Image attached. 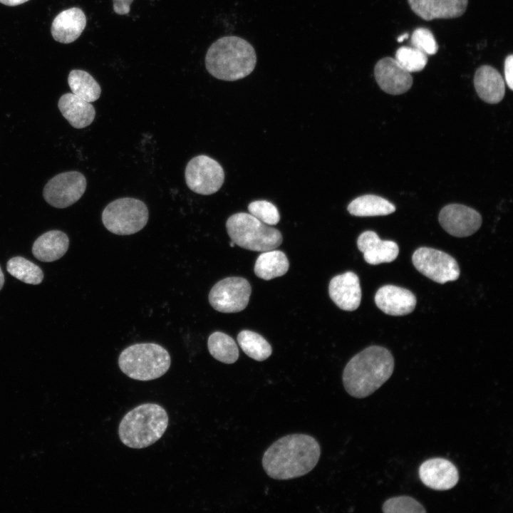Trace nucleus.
<instances>
[{
  "mask_svg": "<svg viewBox=\"0 0 513 513\" xmlns=\"http://www.w3.org/2000/svg\"><path fill=\"white\" fill-rule=\"evenodd\" d=\"M320 455V445L314 437L291 434L273 442L264 452L261 463L269 477L286 480L311 472L317 465Z\"/></svg>",
  "mask_w": 513,
  "mask_h": 513,
  "instance_id": "nucleus-1",
  "label": "nucleus"
},
{
  "mask_svg": "<svg viewBox=\"0 0 513 513\" xmlns=\"http://www.w3.org/2000/svg\"><path fill=\"white\" fill-rule=\"evenodd\" d=\"M394 359L379 346H369L355 355L343 369L342 380L347 393L356 398L369 396L392 375Z\"/></svg>",
  "mask_w": 513,
  "mask_h": 513,
  "instance_id": "nucleus-2",
  "label": "nucleus"
},
{
  "mask_svg": "<svg viewBox=\"0 0 513 513\" xmlns=\"http://www.w3.org/2000/svg\"><path fill=\"white\" fill-rule=\"evenodd\" d=\"M256 55L252 45L236 36L222 37L208 48L205 67L214 78L234 81L245 78L254 69Z\"/></svg>",
  "mask_w": 513,
  "mask_h": 513,
  "instance_id": "nucleus-3",
  "label": "nucleus"
},
{
  "mask_svg": "<svg viewBox=\"0 0 513 513\" xmlns=\"http://www.w3.org/2000/svg\"><path fill=\"white\" fill-rule=\"evenodd\" d=\"M166 410L155 403H145L130 410L121 420L118 435L126 446L141 449L147 447L165 433L168 425Z\"/></svg>",
  "mask_w": 513,
  "mask_h": 513,
  "instance_id": "nucleus-4",
  "label": "nucleus"
},
{
  "mask_svg": "<svg viewBox=\"0 0 513 513\" xmlns=\"http://www.w3.org/2000/svg\"><path fill=\"white\" fill-rule=\"evenodd\" d=\"M167 351L154 343H135L125 348L118 358L120 369L132 379L147 381L163 375L170 368Z\"/></svg>",
  "mask_w": 513,
  "mask_h": 513,
  "instance_id": "nucleus-5",
  "label": "nucleus"
},
{
  "mask_svg": "<svg viewBox=\"0 0 513 513\" xmlns=\"http://www.w3.org/2000/svg\"><path fill=\"white\" fill-rule=\"evenodd\" d=\"M226 229L232 241L246 249L263 252L275 249L282 243V235L279 230L251 214H232L227 220Z\"/></svg>",
  "mask_w": 513,
  "mask_h": 513,
  "instance_id": "nucleus-6",
  "label": "nucleus"
},
{
  "mask_svg": "<svg viewBox=\"0 0 513 513\" xmlns=\"http://www.w3.org/2000/svg\"><path fill=\"white\" fill-rule=\"evenodd\" d=\"M146 204L132 197H123L110 202L102 212V222L110 232L130 235L140 231L148 221Z\"/></svg>",
  "mask_w": 513,
  "mask_h": 513,
  "instance_id": "nucleus-7",
  "label": "nucleus"
},
{
  "mask_svg": "<svg viewBox=\"0 0 513 513\" xmlns=\"http://www.w3.org/2000/svg\"><path fill=\"white\" fill-rule=\"evenodd\" d=\"M187 187L194 192L209 195L222 186L224 172L220 164L205 155H197L187 163L185 172Z\"/></svg>",
  "mask_w": 513,
  "mask_h": 513,
  "instance_id": "nucleus-8",
  "label": "nucleus"
},
{
  "mask_svg": "<svg viewBox=\"0 0 513 513\" xmlns=\"http://www.w3.org/2000/svg\"><path fill=\"white\" fill-rule=\"evenodd\" d=\"M412 261L419 272L439 284L455 281L460 276L456 260L440 250L420 247L413 253Z\"/></svg>",
  "mask_w": 513,
  "mask_h": 513,
  "instance_id": "nucleus-9",
  "label": "nucleus"
},
{
  "mask_svg": "<svg viewBox=\"0 0 513 513\" xmlns=\"http://www.w3.org/2000/svg\"><path fill=\"white\" fill-rule=\"evenodd\" d=\"M251 292L250 284L244 278L227 277L219 281L211 289L209 302L219 312H239L247 307Z\"/></svg>",
  "mask_w": 513,
  "mask_h": 513,
  "instance_id": "nucleus-10",
  "label": "nucleus"
},
{
  "mask_svg": "<svg viewBox=\"0 0 513 513\" xmlns=\"http://www.w3.org/2000/svg\"><path fill=\"white\" fill-rule=\"evenodd\" d=\"M86 188V179L82 173L65 172L54 176L46 184L43 195L51 206L66 208L80 200Z\"/></svg>",
  "mask_w": 513,
  "mask_h": 513,
  "instance_id": "nucleus-11",
  "label": "nucleus"
},
{
  "mask_svg": "<svg viewBox=\"0 0 513 513\" xmlns=\"http://www.w3.org/2000/svg\"><path fill=\"white\" fill-rule=\"evenodd\" d=\"M442 227L450 234L465 237L473 234L482 224V217L474 209L460 204L444 207L439 213Z\"/></svg>",
  "mask_w": 513,
  "mask_h": 513,
  "instance_id": "nucleus-12",
  "label": "nucleus"
},
{
  "mask_svg": "<svg viewBox=\"0 0 513 513\" xmlns=\"http://www.w3.org/2000/svg\"><path fill=\"white\" fill-rule=\"evenodd\" d=\"M374 75L379 87L391 95L405 93L413 84L410 73L391 57L383 58L376 63Z\"/></svg>",
  "mask_w": 513,
  "mask_h": 513,
  "instance_id": "nucleus-13",
  "label": "nucleus"
},
{
  "mask_svg": "<svg viewBox=\"0 0 513 513\" xmlns=\"http://www.w3.org/2000/svg\"><path fill=\"white\" fill-rule=\"evenodd\" d=\"M418 472L422 482L435 490L452 489L459 480L458 470L455 465L440 457L431 458L423 462Z\"/></svg>",
  "mask_w": 513,
  "mask_h": 513,
  "instance_id": "nucleus-14",
  "label": "nucleus"
},
{
  "mask_svg": "<svg viewBox=\"0 0 513 513\" xmlns=\"http://www.w3.org/2000/svg\"><path fill=\"white\" fill-rule=\"evenodd\" d=\"M332 301L342 310L352 311L361 304V289L358 276L352 271L332 278L328 286Z\"/></svg>",
  "mask_w": 513,
  "mask_h": 513,
  "instance_id": "nucleus-15",
  "label": "nucleus"
},
{
  "mask_svg": "<svg viewBox=\"0 0 513 513\" xmlns=\"http://www.w3.org/2000/svg\"><path fill=\"white\" fill-rule=\"evenodd\" d=\"M416 298L409 290L394 285L380 287L375 295L376 306L385 314L404 316L413 312Z\"/></svg>",
  "mask_w": 513,
  "mask_h": 513,
  "instance_id": "nucleus-16",
  "label": "nucleus"
},
{
  "mask_svg": "<svg viewBox=\"0 0 513 513\" xmlns=\"http://www.w3.org/2000/svg\"><path fill=\"white\" fill-rule=\"evenodd\" d=\"M357 246L363 254L365 261L372 265L394 261L399 253L398 244L393 241L382 240L373 231H366L358 238Z\"/></svg>",
  "mask_w": 513,
  "mask_h": 513,
  "instance_id": "nucleus-17",
  "label": "nucleus"
},
{
  "mask_svg": "<svg viewBox=\"0 0 513 513\" xmlns=\"http://www.w3.org/2000/svg\"><path fill=\"white\" fill-rule=\"evenodd\" d=\"M413 11L425 21L454 19L466 11L468 0H408Z\"/></svg>",
  "mask_w": 513,
  "mask_h": 513,
  "instance_id": "nucleus-18",
  "label": "nucleus"
},
{
  "mask_svg": "<svg viewBox=\"0 0 513 513\" xmlns=\"http://www.w3.org/2000/svg\"><path fill=\"white\" fill-rule=\"evenodd\" d=\"M86 25V15L79 8L73 7L61 11L53 21L51 34L60 43H69L76 41Z\"/></svg>",
  "mask_w": 513,
  "mask_h": 513,
  "instance_id": "nucleus-19",
  "label": "nucleus"
},
{
  "mask_svg": "<svg viewBox=\"0 0 513 513\" xmlns=\"http://www.w3.org/2000/svg\"><path fill=\"white\" fill-rule=\"evenodd\" d=\"M474 85L478 96L487 103H498L504 96V81L499 71L490 66L484 65L477 68Z\"/></svg>",
  "mask_w": 513,
  "mask_h": 513,
  "instance_id": "nucleus-20",
  "label": "nucleus"
},
{
  "mask_svg": "<svg viewBox=\"0 0 513 513\" xmlns=\"http://www.w3.org/2000/svg\"><path fill=\"white\" fill-rule=\"evenodd\" d=\"M58 106L63 116L75 128L87 127L93 123L95 116L93 105L73 93L63 95Z\"/></svg>",
  "mask_w": 513,
  "mask_h": 513,
  "instance_id": "nucleus-21",
  "label": "nucleus"
},
{
  "mask_svg": "<svg viewBox=\"0 0 513 513\" xmlns=\"http://www.w3.org/2000/svg\"><path fill=\"white\" fill-rule=\"evenodd\" d=\"M68 236L59 230L48 231L34 242L33 256L38 260L51 262L61 258L68 249Z\"/></svg>",
  "mask_w": 513,
  "mask_h": 513,
  "instance_id": "nucleus-22",
  "label": "nucleus"
},
{
  "mask_svg": "<svg viewBox=\"0 0 513 513\" xmlns=\"http://www.w3.org/2000/svg\"><path fill=\"white\" fill-rule=\"evenodd\" d=\"M289 267V260L280 250L263 252L254 265V273L259 278L270 280L284 275Z\"/></svg>",
  "mask_w": 513,
  "mask_h": 513,
  "instance_id": "nucleus-23",
  "label": "nucleus"
},
{
  "mask_svg": "<svg viewBox=\"0 0 513 513\" xmlns=\"http://www.w3.org/2000/svg\"><path fill=\"white\" fill-rule=\"evenodd\" d=\"M348 212L358 217L388 215L395 207L387 200L374 195H366L353 200L348 206Z\"/></svg>",
  "mask_w": 513,
  "mask_h": 513,
  "instance_id": "nucleus-24",
  "label": "nucleus"
},
{
  "mask_svg": "<svg viewBox=\"0 0 513 513\" xmlns=\"http://www.w3.org/2000/svg\"><path fill=\"white\" fill-rule=\"evenodd\" d=\"M207 347L211 356L224 363H234L239 358L237 343L231 336L223 332L212 333L208 338Z\"/></svg>",
  "mask_w": 513,
  "mask_h": 513,
  "instance_id": "nucleus-25",
  "label": "nucleus"
},
{
  "mask_svg": "<svg viewBox=\"0 0 513 513\" xmlns=\"http://www.w3.org/2000/svg\"><path fill=\"white\" fill-rule=\"evenodd\" d=\"M72 93L90 103L98 100L101 88L93 77L83 70H72L68 78Z\"/></svg>",
  "mask_w": 513,
  "mask_h": 513,
  "instance_id": "nucleus-26",
  "label": "nucleus"
},
{
  "mask_svg": "<svg viewBox=\"0 0 513 513\" xmlns=\"http://www.w3.org/2000/svg\"><path fill=\"white\" fill-rule=\"evenodd\" d=\"M237 342L249 357L257 361L267 359L272 352L268 341L259 333L252 331H242L237 336Z\"/></svg>",
  "mask_w": 513,
  "mask_h": 513,
  "instance_id": "nucleus-27",
  "label": "nucleus"
},
{
  "mask_svg": "<svg viewBox=\"0 0 513 513\" xmlns=\"http://www.w3.org/2000/svg\"><path fill=\"white\" fill-rule=\"evenodd\" d=\"M6 269L11 276L26 284L36 285L43 279L41 269L21 256L10 259L6 264Z\"/></svg>",
  "mask_w": 513,
  "mask_h": 513,
  "instance_id": "nucleus-28",
  "label": "nucleus"
},
{
  "mask_svg": "<svg viewBox=\"0 0 513 513\" xmlns=\"http://www.w3.org/2000/svg\"><path fill=\"white\" fill-rule=\"evenodd\" d=\"M395 59L409 73L422 71L428 63L427 55L415 47H400Z\"/></svg>",
  "mask_w": 513,
  "mask_h": 513,
  "instance_id": "nucleus-29",
  "label": "nucleus"
},
{
  "mask_svg": "<svg viewBox=\"0 0 513 513\" xmlns=\"http://www.w3.org/2000/svg\"><path fill=\"white\" fill-rule=\"evenodd\" d=\"M385 513H425L424 507L409 496L394 497L387 499L383 504Z\"/></svg>",
  "mask_w": 513,
  "mask_h": 513,
  "instance_id": "nucleus-30",
  "label": "nucleus"
},
{
  "mask_svg": "<svg viewBox=\"0 0 513 513\" xmlns=\"http://www.w3.org/2000/svg\"><path fill=\"white\" fill-rule=\"evenodd\" d=\"M249 214L267 225H275L280 216L276 207L266 200H256L251 202L248 206Z\"/></svg>",
  "mask_w": 513,
  "mask_h": 513,
  "instance_id": "nucleus-31",
  "label": "nucleus"
},
{
  "mask_svg": "<svg viewBox=\"0 0 513 513\" xmlns=\"http://www.w3.org/2000/svg\"><path fill=\"white\" fill-rule=\"evenodd\" d=\"M413 47L423 51L426 55H434L438 50V45L432 33L426 28H418L412 33Z\"/></svg>",
  "mask_w": 513,
  "mask_h": 513,
  "instance_id": "nucleus-32",
  "label": "nucleus"
},
{
  "mask_svg": "<svg viewBox=\"0 0 513 513\" xmlns=\"http://www.w3.org/2000/svg\"><path fill=\"white\" fill-rule=\"evenodd\" d=\"M504 77L510 90H513V56H507L504 61Z\"/></svg>",
  "mask_w": 513,
  "mask_h": 513,
  "instance_id": "nucleus-33",
  "label": "nucleus"
},
{
  "mask_svg": "<svg viewBox=\"0 0 513 513\" xmlns=\"http://www.w3.org/2000/svg\"><path fill=\"white\" fill-rule=\"evenodd\" d=\"M133 0H113V10L119 15H125L130 12V5Z\"/></svg>",
  "mask_w": 513,
  "mask_h": 513,
  "instance_id": "nucleus-34",
  "label": "nucleus"
},
{
  "mask_svg": "<svg viewBox=\"0 0 513 513\" xmlns=\"http://www.w3.org/2000/svg\"><path fill=\"white\" fill-rule=\"evenodd\" d=\"M28 1V0H0V3L7 6H17Z\"/></svg>",
  "mask_w": 513,
  "mask_h": 513,
  "instance_id": "nucleus-35",
  "label": "nucleus"
},
{
  "mask_svg": "<svg viewBox=\"0 0 513 513\" xmlns=\"http://www.w3.org/2000/svg\"><path fill=\"white\" fill-rule=\"evenodd\" d=\"M4 284V276L3 271L0 267V290L2 289Z\"/></svg>",
  "mask_w": 513,
  "mask_h": 513,
  "instance_id": "nucleus-36",
  "label": "nucleus"
},
{
  "mask_svg": "<svg viewBox=\"0 0 513 513\" xmlns=\"http://www.w3.org/2000/svg\"><path fill=\"white\" fill-rule=\"evenodd\" d=\"M408 38V33H403L401 36H400L397 40H398V42L400 43V42L403 41L404 40L407 39Z\"/></svg>",
  "mask_w": 513,
  "mask_h": 513,
  "instance_id": "nucleus-37",
  "label": "nucleus"
},
{
  "mask_svg": "<svg viewBox=\"0 0 513 513\" xmlns=\"http://www.w3.org/2000/svg\"><path fill=\"white\" fill-rule=\"evenodd\" d=\"M234 244H234L232 241H231V242H230V247H233L234 246Z\"/></svg>",
  "mask_w": 513,
  "mask_h": 513,
  "instance_id": "nucleus-38",
  "label": "nucleus"
}]
</instances>
